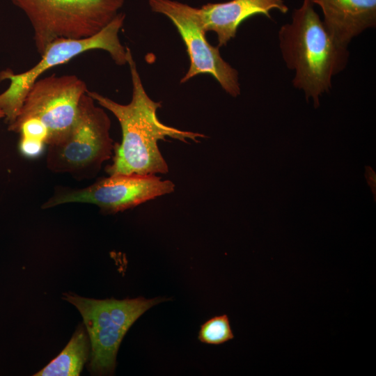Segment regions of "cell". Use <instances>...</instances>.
<instances>
[{"mask_svg":"<svg viewBox=\"0 0 376 376\" xmlns=\"http://www.w3.org/2000/svg\"><path fill=\"white\" fill-rule=\"evenodd\" d=\"M126 52L132 86L130 102L121 104L97 92L86 91L95 102L115 116L122 130L121 143H114L113 162L106 172L109 175L166 174L169 166L159 149V141L169 136L186 143L188 140L198 143V139L205 135L166 125L158 119L157 111L162 103L148 95L130 49L126 47Z\"/></svg>","mask_w":376,"mask_h":376,"instance_id":"obj_1","label":"cell"},{"mask_svg":"<svg viewBox=\"0 0 376 376\" xmlns=\"http://www.w3.org/2000/svg\"><path fill=\"white\" fill-rule=\"evenodd\" d=\"M278 36L282 58L294 71V87L302 90L306 100L311 98L318 108L320 97L330 91L333 77L347 64V47L335 40L309 0L294 9L291 22L281 26Z\"/></svg>","mask_w":376,"mask_h":376,"instance_id":"obj_2","label":"cell"},{"mask_svg":"<svg viewBox=\"0 0 376 376\" xmlns=\"http://www.w3.org/2000/svg\"><path fill=\"white\" fill-rule=\"evenodd\" d=\"M26 15L39 54L62 38L91 37L119 13L125 0H10Z\"/></svg>","mask_w":376,"mask_h":376,"instance_id":"obj_3","label":"cell"},{"mask_svg":"<svg viewBox=\"0 0 376 376\" xmlns=\"http://www.w3.org/2000/svg\"><path fill=\"white\" fill-rule=\"evenodd\" d=\"M63 299L74 305L84 320L91 345L88 369L93 375L113 373L120 344L133 323L161 298L94 299L71 293Z\"/></svg>","mask_w":376,"mask_h":376,"instance_id":"obj_4","label":"cell"},{"mask_svg":"<svg viewBox=\"0 0 376 376\" xmlns=\"http://www.w3.org/2000/svg\"><path fill=\"white\" fill-rule=\"evenodd\" d=\"M110 129L107 113L86 93L81 98L72 130L62 140L48 145L47 168L79 179L93 177L113 155L114 143Z\"/></svg>","mask_w":376,"mask_h":376,"instance_id":"obj_5","label":"cell"},{"mask_svg":"<svg viewBox=\"0 0 376 376\" xmlns=\"http://www.w3.org/2000/svg\"><path fill=\"white\" fill-rule=\"evenodd\" d=\"M125 15L119 13L97 34L85 38H62L50 43L40 55V60L29 70L15 73L7 68L0 71V81L9 80L8 88L0 93V110L8 125L17 117L25 97L40 77L51 68L64 64L75 57L94 49L104 50L118 65L127 64V52L119 39Z\"/></svg>","mask_w":376,"mask_h":376,"instance_id":"obj_6","label":"cell"},{"mask_svg":"<svg viewBox=\"0 0 376 376\" xmlns=\"http://www.w3.org/2000/svg\"><path fill=\"white\" fill-rule=\"evenodd\" d=\"M87 91L86 83L75 75L53 74L39 78L29 90L17 117L8 130L12 132L26 119L36 118L48 130L47 144L56 143L74 126L81 98Z\"/></svg>","mask_w":376,"mask_h":376,"instance_id":"obj_7","label":"cell"},{"mask_svg":"<svg viewBox=\"0 0 376 376\" xmlns=\"http://www.w3.org/2000/svg\"><path fill=\"white\" fill-rule=\"evenodd\" d=\"M149 6L173 22L186 46L190 65L181 84L196 75L209 74L232 97L240 94L238 72L222 58L219 47L207 40L198 8L172 0H149Z\"/></svg>","mask_w":376,"mask_h":376,"instance_id":"obj_8","label":"cell"},{"mask_svg":"<svg viewBox=\"0 0 376 376\" xmlns=\"http://www.w3.org/2000/svg\"><path fill=\"white\" fill-rule=\"evenodd\" d=\"M174 190L172 181L162 180L156 175H109L85 188L56 194L43 204L42 208L67 203H86L98 206L104 213L113 214L171 194Z\"/></svg>","mask_w":376,"mask_h":376,"instance_id":"obj_9","label":"cell"},{"mask_svg":"<svg viewBox=\"0 0 376 376\" xmlns=\"http://www.w3.org/2000/svg\"><path fill=\"white\" fill-rule=\"evenodd\" d=\"M274 9L283 14L288 11L283 0H230L208 3L198 8L205 31H213L217 34L219 47L226 45L235 37L242 22L256 15L272 19L269 13Z\"/></svg>","mask_w":376,"mask_h":376,"instance_id":"obj_10","label":"cell"},{"mask_svg":"<svg viewBox=\"0 0 376 376\" xmlns=\"http://www.w3.org/2000/svg\"><path fill=\"white\" fill-rule=\"evenodd\" d=\"M323 13V22L335 40L347 47L352 40L376 26V0H309Z\"/></svg>","mask_w":376,"mask_h":376,"instance_id":"obj_11","label":"cell"},{"mask_svg":"<svg viewBox=\"0 0 376 376\" xmlns=\"http://www.w3.org/2000/svg\"><path fill=\"white\" fill-rule=\"evenodd\" d=\"M90 348V340L84 325L80 324L63 350L34 375H79L89 357Z\"/></svg>","mask_w":376,"mask_h":376,"instance_id":"obj_12","label":"cell"},{"mask_svg":"<svg viewBox=\"0 0 376 376\" xmlns=\"http://www.w3.org/2000/svg\"><path fill=\"white\" fill-rule=\"evenodd\" d=\"M228 317L215 316L204 322L198 333L201 342L210 345H220L233 339Z\"/></svg>","mask_w":376,"mask_h":376,"instance_id":"obj_13","label":"cell"},{"mask_svg":"<svg viewBox=\"0 0 376 376\" xmlns=\"http://www.w3.org/2000/svg\"><path fill=\"white\" fill-rule=\"evenodd\" d=\"M12 132L19 133L21 138L33 139L47 144L48 130L46 126L36 118H29L22 122Z\"/></svg>","mask_w":376,"mask_h":376,"instance_id":"obj_14","label":"cell"},{"mask_svg":"<svg viewBox=\"0 0 376 376\" xmlns=\"http://www.w3.org/2000/svg\"><path fill=\"white\" fill-rule=\"evenodd\" d=\"M45 144L42 141L20 137L19 149L24 156L36 157L42 153Z\"/></svg>","mask_w":376,"mask_h":376,"instance_id":"obj_15","label":"cell"},{"mask_svg":"<svg viewBox=\"0 0 376 376\" xmlns=\"http://www.w3.org/2000/svg\"><path fill=\"white\" fill-rule=\"evenodd\" d=\"M366 178L367 183L372 189L375 200V173L370 166H366Z\"/></svg>","mask_w":376,"mask_h":376,"instance_id":"obj_16","label":"cell"},{"mask_svg":"<svg viewBox=\"0 0 376 376\" xmlns=\"http://www.w3.org/2000/svg\"><path fill=\"white\" fill-rule=\"evenodd\" d=\"M4 118H5L4 113L0 110V119Z\"/></svg>","mask_w":376,"mask_h":376,"instance_id":"obj_17","label":"cell"}]
</instances>
